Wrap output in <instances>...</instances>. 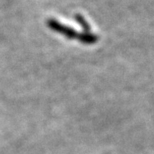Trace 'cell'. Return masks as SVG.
<instances>
[{
    "instance_id": "obj_1",
    "label": "cell",
    "mask_w": 154,
    "mask_h": 154,
    "mask_svg": "<svg viewBox=\"0 0 154 154\" xmlns=\"http://www.w3.org/2000/svg\"><path fill=\"white\" fill-rule=\"evenodd\" d=\"M47 24L50 26L51 29L55 30L56 32L61 33V34H63L67 38H70V39L77 38L78 39V37H79V34L75 31L74 29L70 28V27H68V26H64L63 24L59 23L56 20H53V19L48 20Z\"/></svg>"
}]
</instances>
